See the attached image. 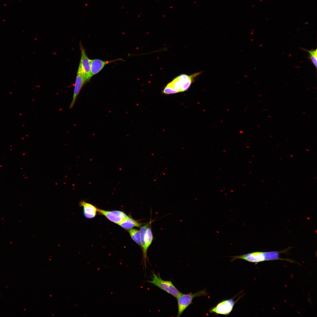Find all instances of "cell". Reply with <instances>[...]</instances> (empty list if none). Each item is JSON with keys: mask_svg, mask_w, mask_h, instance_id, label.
<instances>
[{"mask_svg": "<svg viewBox=\"0 0 317 317\" xmlns=\"http://www.w3.org/2000/svg\"><path fill=\"white\" fill-rule=\"evenodd\" d=\"M289 249V248L281 251H257L230 257L232 258L231 260L232 261L237 259H241L254 263L255 264L264 261L278 260H285L291 262H294V261L291 259H284L280 257L281 254L286 252Z\"/></svg>", "mask_w": 317, "mask_h": 317, "instance_id": "cell-1", "label": "cell"}, {"mask_svg": "<svg viewBox=\"0 0 317 317\" xmlns=\"http://www.w3.org/2000/svg\"><path fill=\"white\" fill-rule=\"evenodd\" d=\"M208 295L207 291L205 289L194 293L183 294L181 293L176 298L178 306L177 316L179 317L181 316L185 310L192 303V301L194 298L201 296H208Z\"/></svg>", "mask_w": 317, "mask_h": 317, "instance_id": "cell-2", "label": "cell"}, {"mask_svg": "<svg viewBox=\"0 0 317 317\" xmlns=\"http://www.w3.org/2000/svg\"><path fill=\"white\" fill-rule=\"evenodd\" d=\"M154 286L165 291L176 298L181 293L170 281L165 280L162 279L159 275L154 273L152 274L151 280L147 281Z\"/></svg>", "mask_w": 317, "mask_h": 317, "instance_id": "cell-3", "label": "cell"}, {"mask_svg": "<svg viewBox=\"0 0 317 317\" xmlns=\"http://www.w3.org/2000/svg\"><path fill=\"white\" fill-rule=\"evenodd\" d=\"M237 295L231 299L222 300L216 306L212 307L209 310V312L216 314L229 315L232 311L235 305L242 296H240L235 300Z\"/></svg>", "mask_w": 317, "mask_h": 317, "instance_id": "cell-4", "label": "cell"}, {"mask_svg": "<svg viewBox=\"0 0 317 317\" xmlns=\"http://www.w3.org/2000/svg\"><path fill=\"white\" fill-rule=\"evenodd\" d=\"M81 57L77 72L81 73L87 82L91 78L90 59L87 57L84 48L80 44Z\"/></svg>", "mask_w": 317, "mask_h": 317, "instance_id": "cell-5", "label": "cell"}, {"mask_svg": "<svg viewBox=\"0 0 317 317\" xmlns=\"http://www.w3.org/2000/svg\"><path fill=\"white\" fill-rule=\"evenodd\" d=\"M97 212L111 221L118 225L129 217L124 212L119 210L107 211L97 208Z\"/></svg>", "mask_w": 317, "mask_h": 317, "instance_id": "cell-6", "label": "cell"}, {"mask_svg": "<svg viewBox=\"0 0 317 317\" xmlns=\"http://www.w3.org/2000/svg\"><path fill=\"white\" fill-rule=\"evenodd\" d=\"M87 81L84 76L80 72H77L75 85L72 100L69 108H72L84 84Z\"/></svg>", "mask_w": 317, "mask_h": 317, "instance_id": "cell-7", "label": "cell"}, {"mask_svg": "<svg viewBox=\"0 0 317 317\" xmlns=\"http://www.w3.org/2000/svg\"><path fill=\"white\" fill-rule=\"evenodd\" d=\"M119 60L122 59H119L110 61H104L97 59H90L91 77L100 72L106 65Z\"/></svg>", "mask_w": 317, "mask_h": 317, "instance_id": "cell-8", "label": "cell"}, {"mask_svg": "<svg viewBox=\"0 0 317 317\" xmlns=\"http://www.w3.org/2000/svg\"><path fill=\"white\" fill-rule=\"evenodd\" d=\"M151 221L144 225L141 227L140 230L141 246L143 252V259L144 267L146 269V261L148 259L147 256V250L146 247V244L145 240V236L147 229L149 226L151 224Z\"/></svg>", "mask_w": 317, "mask_h": 317, "instance_id": "cell-9", "label": "cell"}, {"mask_svg": "<svg viewBox=\"0 0 317 317\" xmlns=\"http://www.w3.org/2000/svg\"><path fill=\"white\" fill-rule=\"evenodd\" d=\"M79 205L83 207V214L86 218L91 219L95 216L97 208L95 206L83 200L80 202Z\"/></svg>", "mask_w": 317, "mask_h": 317, "instance_id": "cell-10", "label": "cell"}, {"mask_svg": "<svg viewBox=\"0 0 317 317\" xmlns=\"http://www.w3.org/2000/svg\"><path fill=\"white\" fill-rule=\"evenodd\" d=\"M142 225V223L129 217L118 225L125 230H129L134 227H141Z\"/></svg>", "mask_w": 317, "mask_h": 317, "instance_id": "cell-11", "label": "cell"}, {"mask_svg": "<svg viewBox=\"0 0 317 317\" xmlns=\"http://www.w3.org/2000/svg\"><path fill=\"white\" fill-rule=\"evenodd\" d=\"M129 232L132 239L140 246H141V236L140 230L136 229L129 230Z\"/></svg>", "mask_w": 317, "mask_h": 317, "instance_id": "cell-12", "label": "cell"}, {"mask_svg": "<svg viewBox=\"0 0 317 317\" xmlns=\"http://www.w3.org/2000/svg\"><path fill=\"white\" fill-rule=\"evenodd\" d=\"M153 239V236L150 224L147 229L145 236L146 247L147 250L151 245Z\"/></svg>", "mask_w": 317, "mask_h": 317, "instance_id": "cell-13", "label": "cell"}, {"mask_svg": "<svg viewBox=\"0 0 317 317\" xmlns=\"http://www.w3.org/2000/svg\"><path fill=\"white\" fill-rule=\"evenodd\" d=\"M308 52L309 54V57L308 58L311 61L312 63L315 67L316 68L317 67V50L316 49L315 50H307L305 49H303Z\"/></svg>", "mask_w": 317, "mask_h": 317, "instance_id": "cell-14", "label": "cell"}, {"mask_svg": "<svg viewBox=\"0 0 317 317\" xmlns=\"http://www.w3.org/2000/svg\"><path fill=\"white\" fill-rule=\"evenodd\" d=\"M178 92V91L167 86H166L163 91V92L164 94H174Z\"/></svg>", "mask_w": 317, "mask_h": 317, "instance_id": "cell-15", "label": "cell"}]
</instances>
